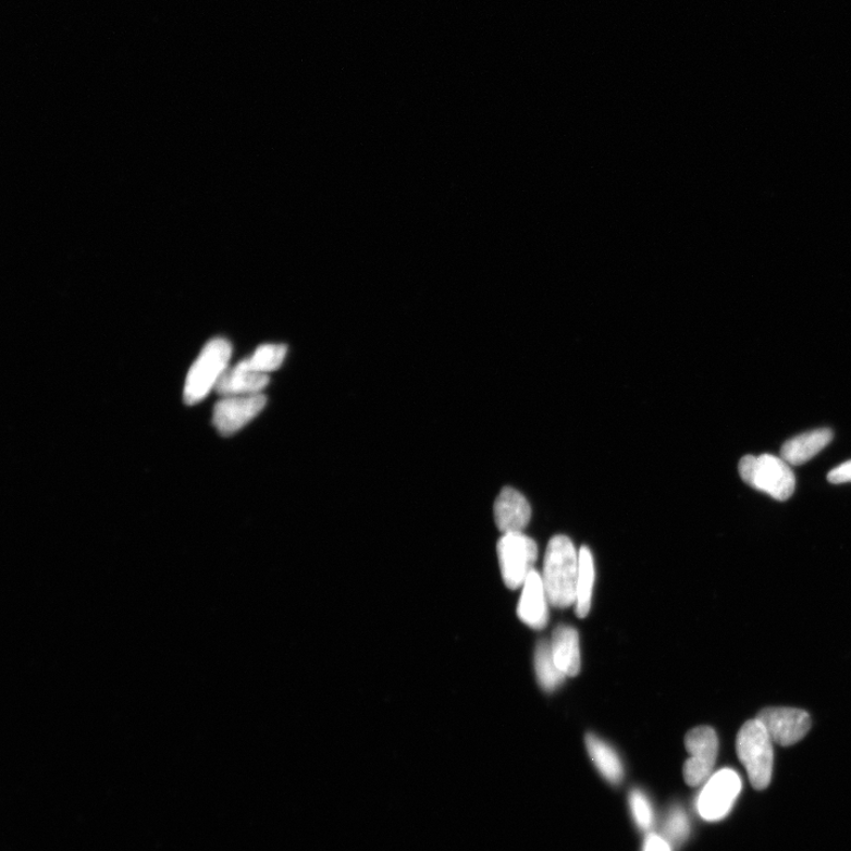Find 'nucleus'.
<instances>
[{"label":"nucleus","instance_id":"15","mask_svg":"<svg viewBox=\"0 0 851 851\" xmlns=\"http://www.w3.org/2000/svg\"><path fill=\"white\" fill-rule=\"evenodd\" d=\"M585 745L590 758L594 762L600 774L605 777L610 785H620L624 779V766L619 754L597 736L589 733L585 737Z\"/></svg>","mask_w":851,"mask_h":851},{"label":"nucleus","instance_id":"16","mask_svg":"<svg viewBox=\"0 0 851 851\" xmlns=\"http://www.w3.org/2000/svg\"><path fill=\"white\" fill-rule=\"evenodd\" d=\"M595 568L589 547L582 546L579 553L578 594H576L575 610L579 617H585L592 608Z\"/></svg>","mask_w":851,"mask_h":851},{"label":"nucleus","instance_id":"17","mask_svg":"<svg viewBox=\"0 0 851 851\" xmlns=\"http://www.w3.org/2000/svg\"><path fill=\"white\" fill-rule=\"evenodd\" d=\"M534 670L541 688L546 692L555 691L567 678L554 661L551 642L545 640L539 642L534 652Z\"/></svg>","mask_w":851,"mask_h":851},{"label":"nucleus","instance_id":"21","mask_svg":"<svg viewBox=\"0 0 851 851\" xmlns=\"http://www.w3.org/2000/svg\"><path fill=\"white\" fill-rule=\"evenodd\" d=\"M828 480L831 484H843L851 482V460L837 466L828 474Z\"/></svg>","mask_w":851,"mask_h":851},{"label":"nucleus","instance_id":"4","mask_svg":"<svg viewBox=\"0 0 851 851\" xmlns=\"http://www.w3.org/2000/svg\"><path fill=\"white\" fill-rule=\"evenodd\" d=\"M739 473L744 482L773 498L788 501L795 488V478L784 459L763 455L747 456L739 462Z\"/></svg>","mask_w":851,"mask_h":851},{"label":"nucleus","instance_id":"11","mask_svg":"<svg viewBox=\"0 0 851 851\" xmlns=\"http://www.w3.org/2000/svg\"><path fill=\"white\" fill-rule=\"evenodd\" d=\"M518 603L517 614L532 629H543L548 620V603L542 575L532 570L525 582Z\"/></svg>","mask_w":851,"mask_h":851},{"label":"nucleus","instance_id":"10","mask_svg":"<svg viewBox=\"0 0 851 851\" xmlns=\"http://www.w3.org/2000/svg\"><path fill=\"white\" fill-rule=\"evenodd\" d=\"M493 514L503 533L523 532L531 519V506L519 491L504 488L494 502Z\"/></svg>","mask_w":851,"mask_h":851},{"label":"nucleus","instance_id":"9","mask_svg":"<svg viewBox=\"0 0 851 851\" xmlns=\"http://www.w3.org/2000/svg\"><path fill=\"white\" fill-rule=\"evenodd\" d=\"M266 405L267 396L263 393L223 396L214 406V428L224 436L235 434L251 422Z\"/></svg>","mask_w":851,"mask_h":851},{"label":"nucleus","instance_id":"18","mask_svg":"<svg viewBox=\"0 0 851 851\" xmlns=\"http://www.w3.org/2000/svg\"><path fill=\"white\" fill-rule=\"evenodd\" d=\"M287 348L284 345H263L258 347L245 363L258 373L270 374L284 362Z\"/></svg>","mask_w":851,"mask_h":851},{"label":"nucleus","instance_id":"22","mask_svg":"<svg viewBox=\"0 0 851 851\" xmlns=\"http://www.w3.org/2000/svg\"><path fill=\"white\" fill-rule=\"evenodd\" d=\"M643 851H671V849L662 836L651 834L644 842Z\"/></svg>","mask_w":851,"mask_h":851},{"label":"nucleus","instance_id":"13","mask_svg":"<svg viewBox=\"0 0 851 851\" xmlns=\"http://www.w3.org/2000/svg\"><path fill=\"white\" fill-rule=\"evenodd\" d=\"M554 661L567 677H576L581 670L580 638L571 626H558L551 641Z\"/></svg>","mask_w":851,"mask_h":851},{"label":"nucleus","instance_id":"2","mask_svg":"<svg viewBox=\"0 0 851 851\" xmlns=\"http://www.w3.org/2000/svg\"><path fill=\"white\" fill-rule=\"evenodd\" d=\"M738 758L744 765L751 786L764 790L772 784L774 741L757 719L741 727L736 743Z\"/></svg>","mask_w":851,"mask_h":851},{"label":"nucleus","instance_id":"3","mask_svg":"<svg viewBox=\"0 0 851 851\" xmlns=\"http://www.w3.org/2000/svg\"><path fill=\"white\" fill-rule=\"evenodd\" d=\"M232 356L231 343L225 338H213L203 347L198 359L190 367L185 382L184 400L188 406L202 402L226 370Z\"/></svg>","mask_w":851,"mask_h":851},{"label":"nucleus","instance_id":"5","mask_svg":"<svg viewBox=\"0 0 851 851\" xmlns=\"http://www.w3.org/2000/svg\"><path fill=\"white\" fill-rule=\"evenodd\" d=\"M497 553L506 587H523L539 557L536 542L523 532L504 533L498 542Z\"/></svg>","mask_w":851,"mask_h":851},{"label":"nucleus","instance_id":"7","mask_svg":"<svg viewBox=\"0 0 851 851\" xmlns=\"http://www.w3.org/2000/svg\"><path fill=\"white\" fill-rule=\"evenodd\" d=\"M741 790V779L731 768L712 775L700 792L696 807L705 821L723 819L731 812Z\"/></svg>","mask_w":851,"mask_h":851},{"label":"nucleus","instance_id":"8","mask_svg":"<svg viewBox=\"0 0 851 851\" xmlns=\"http://www.w3.org/2000/svg\"><path fill=\"white\" fill-rule=\"evenodd\" d=\"M756 719L765 727L774 743L780 747L799 743L812 729V718L800 708L766 707Z\"/></svg>","mask_w":851,"mask_h":851},{"label":"nucleus","instance_id":"14","mask_svg":"<svg viewBox=\"0 0 851 851\" xmlns=\"http://www.w3.org/2000/svg\"><path fill=\"white\" fill-rule=\"evenodd\" d=\"M834 433L829 429H819L794 436L780 449V458L789 465H802L813 459L832 441Z\"/></svg>","mask_w":851,"mask_h":851},{"label":"nucleus","instance_id":"12","mask_svg":"<svg viewBox=\"0 0 851 851\" xmlns=\"http://www.w3.org/2000/svg\"><path fill=\"white\" fill-rule=\"evenodd\" d=\"M270 377L258 373L242 360L233 368H229L218 382L215 392L223 396H239L260 394L268 386Z\"/></svg>","mask_w":851,"mask_h":851},{"label":"nucleus","instance_id":"6","mask_svg":"<svg viewBox=\"0 0 851 851\" xmlns=\"http://www.w3.org/2000/svg\"><path fill=\"white\" fill-rule=\"evenodd\" d=\"M686 750L690 758L683 765V778L690 787H699L706 784L715 767L719 741L712 727L699 726L691 730L684 738Z\"/></svg>","mask_w":851,"mask_h":851},{"label":"nucleus","instance_id":"20","mask_svg":"<svg viewBox=\"0 0 851 851\" xmlns=\"http://www.w3.org/2000/svg\"><path fill=\"white\" fill-rule=\"evenodd\" d=\"M629 805L637 826L641 830H650L653 826L654 813L646 794L639 790L631 791L629 795Z\"/></svg>","mask_w":851,"mask_h":851},{"label":"nucleus","instance_id":"19","mask_svg":"<svg viewBox=\"0 0 851 851\" xmlns=\"http://www.w3.org/2000/svg\"><path fill=\"white\" fill-rule=\"evenodd\" d=\"M664 832L666 841L671 844H681L691 832V826L688 815L683 809L676 806L670 810L665 821Z\"/></svg>","mask_w":851,"mask_h":851},{"label":"nucleus","instance_id":"1","mask_svg":"<svg viewBox=\"0 0 851 851\" xmlns=\"http://www.w3.org/2000/svg\"><path fill=\"white\" fill-rule=\"evenodd\" d=\"M579 555L570 539L555 536L544 556L542 580L551 606H575L578 594Z\"/></svg>","mask_w":851,"mask_h":851}]
</instances>
